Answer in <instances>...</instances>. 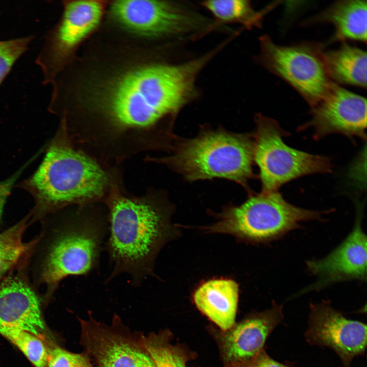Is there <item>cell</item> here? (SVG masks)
Segmentation results:
<instances>
[{
	"mask_svg": "<svg viewBox=\"0 0 367 367\" xmlns=\"http://www.w3.org/2000/svg\"><path fill=\"white\" fill-rule=\"evenodd\" d=\"M127 49L96 60L78 79L63 71L49 104L74 145L106 166L170 152L176 116L199 95L200 60L171 63Z\"/></svg>",
	"mask_w": 367,
	"mask_h": 367,
	"instance_id": "6da1fadb",
	"label": "cell"
},
{
	"mask_svg": "<svg viewBox=\"0 0 367 367\" xmlns=\"http://www.w3.org/2000/svg\"><path fill=\"white\" fill-rule=\"evenodd\" d=\"M116 167L103 202L109 222L106 249L112 267L107 281L127 273L132 285L137 287L154 274L160 251L179 231L172 223L173 208L165 193L151 188L141 196L128 192L123 166Z\"/></svg>",
	"mask_w": 367,
	"mask_h": 367,
	"instance_id": "7a4b0ae2",
	"label": "cell"
},
{
	"mask_svg": "<svg viewBox=\"0 0 367 367\" xmlns=\"http://www.w3.org/2000/svg\"><path fill=\"white\" fill-rule=\"evenodd\" d=\"M116 165L104 166L77 148L59 124L41 163L20 187L33 197L35 217L72 206L103 203Z\"/></svg>",
	"mask_w": 367,
	"mask_h": 367,
	"instance_id": "3957f363",
	"label": "cell"
},
{
	"mask_svg": "<svg viewBox=\"0 0 367 367\" xmlns=\"http://www.w3.org/2000/svg\"><path fill=\"white\" fill-rule=\"evenodd\" d=\"M170 152L161 158L147 155L144 161L164 165L191 182L222 178L248 189L254 177L253 135L203 129L194 138L175 139Z\"/></svg>",
	"mask_w": 367,
	"mask_h": 367,
	"instance_id": "277c9868",
	"label": "cell"
},
{
	"mask_svg": "<svg viewBox=\"0 0 367 367\" xmlns=\"http://www.w3.org/2000/svg\"><path fill=\"white\" fill-rule=\"evenodd\" d=\"M64 221L48 247L41 271L42 281L53 293L69 276L87 275L96 269L109 233L108 212L102 203L66 208Z\"/></svg>",
	"mask_w": 367,
	"mask_h": 367,
	"instance_id": "5b68a950",
	"label": "cell"
},
{
	"mask_svg": "<svg viewBox=\"0 0 367 367\" xmlns=\"http://www.w3.org/2000/svg\"><path fill=\"white\" fill-rule=\"evenodd\" d=\"M319 212L296 206L278 191L250 194L238 206H228L217 214V220L201 229L207 233L231 235L241 241L265 244L298 228L302 222L323 221Z\"/></svg>",
	"mask_w": 367,
	"mask_h": 367,
	"instance_id": "8992f818",
	"label": "cell"
},
{
	"mask_svg": "<svg viewBox=\"0 0 367 367\" xmlns=\"http://www.w3.org/2000/svg\"><path fill=\"white\" fill-rule=\"evenodd\" d=\"M109 12L126 32L167 44L194 41L221 29L215 20L184 2L116 1L110 4Z\"/></svg>",
	"mask_w": 367,
	"mask_h": 367,
	"instance_id": "52a82bcc",
	"label": "cell"
},
{
	"mask_svg": "<svg viewBox=\"0 0 367 367\" xmlns=\"http://www.w3.org/2000/svg\"><path fill=\"white\" fill-rule=\"evenodd\" d=\"M255 121L254 161L259 169L261 192L278 191L281 186L297 178L331 171L327 157L287 146L282 139L286 132L275 120L257 114Z\"/></svg>",
	"mask_w": 367,
	"mask_h": 367,
	"instance_id": "ba28073f",
	"label": "cell"
},
{
	"mask_svg": "<svg viewBox=\"0 0 367 367\" xmlns=\"http://www.w3.org/2000/svg\"><path fill=\"white\" fill-rule=\"evenodd\" d=\"M259 41L260 51L256 57L259 64L287 83L311 108L325 97L334 82L325 70L322 45L302 42L279 45L266 35Z\"/></svg>",
	"mask_w": 367,
	"mask_h": 367,
	"instance_id": "9c48e42d",
	"label": "cell"
},
{
	"mask_svg": "<svg viewBox=\"0 0 367 367\" xmlns=\"http://www.w3.org/2000/svg\"><path fill=\"white\" fill-rule=\"evenodd\" d=\"M105 2L64 1L60 19L45 37L35 62L40 67L44 85L51 84L57 75L75 58L77 49L97 29L103 16Z\"/></svg>",
	"mask_w": 367,
	"mask_h": 367,
	"instance_id": "30bf717a",
	"label": "cell"
},
{
	"mask_svg": "<svg viewBox=\"0 0 367 367\" xmlns=\"http://www.w3.org/2000/svg\"><path fill=\"white\" fill-rule=\"evenodd\" d=\"M80 343L94 367H155L142 340L115 315L111 324L100 322L90 312L87 319L78 318Z\"/></svg>",
	"mask_w": 367,
	"mask_h": 367,
	"instance_id": "8fae6325",
	"label": "cell"
},
{
	"mask_svg": "<svg viewBox=\"0 0 367 367\" xmlns=\"http://www.w3.org/2000/svg\"><path fill=\"white\" fill-rule=\"evenodd\" d=\"M306 339L311 345L328 347L339 356L345 367L353 359L364 354L366 346V326L349 320L334 309L329 301L310 304Z\"/></svg>",
	"mask_w": 367,
	"mask_h": 367,
	"instance_id": "7c38bea8",
	"label": "cell"
},
{
	"mask_svg": "<svg viewBox=\"0 0 367 367\" xmlns=\"http://www.w3.org/2000/svg\"><path fill=\"white\" fill-rule=\"evenodd\" d=\"M357 212L352 230L339 245L326 256L306 262L317 280L299 294L319 291L342 281H366L367 239L362 228V212L358 209Z\"/></svg>",
	"mask_w": 367,
	"mask_h": 367,
	"instance_id": "4fadbf2b",
	"label": "cell"
},
{
	"mask_svg": "<svg viewBox=\"0 0 367 367\" xmlns=\"http://www.w3.org/2000/svg\"><path fill=\"white\" fill-rule=\"evenodd\" d=\"M312 119L300 127L314 128V138L339 133L365 140L366 127V98L334 82L325 97L311 108Z\"/></svg>",
	"mask_w": 367,
	"mask_h": 367,
	"instance_id": "5bb4252c",
	"label": "cell"
},
{
	"mask_svg": "<svg viewBox=\"0 0 367 367\" xmlns=\"http://www.w3.org/2000/svg\"><path fill=\"white\" fill-rule=\"evenodd\" d=\"M283 318L282 305L250 314L218 336L225 367H242L263 349L266 340Z\"/></svg>",
	"mask_w": 367,
	"mask_h": 367,
	"instance_id": "9a60e30c",
	"label": "cell"
},
{
	"mask_svg": "<svg viewBox=\"0 0 367 367\" xmlns=\"http://www.w3.org/2000/svg\"><path fill=\"white\" fill-rule=\"evenodd\" d=\"M0 327L17 328L38 337L48 333L39 299L21 277L9 276L0 282Z\"/></svg>",
	"mask_w": 367,
	"mask_h": 367,
	"instance_id": "2e32d148",
	"label": "cell"
},
{
	"mask_svg": "<svg viewBox=\"0 0 367 367\" xmlns=\"http://www.w3.org/2000/svg\"><path fill=\"white\" fill-rule=\"evenodd\" d=\"M239 293V285L234 280L215 278L201 284L193 299L203 314L225 331L235 324Z\"/></svg>",
	"mask_w": 367,
	"mask_h": 367,
	"instance_id": "e0dca14e",
	"label": "cell"
},
{
	"mask_svg": "<svg viewBox=\"0 0 367 367\" xmlns=\"http://www.w3.org/2000/svg\"><path fill=\"white\" fill-rule=\"evenodd\" d=\"M365 0H346L335 2L305 22H326L335 29V38L366 42V8Z\"/></svg>",
	"mask_w": 367,
	"mask_h": 367,
	"instance_id": "ac0fdd59",
	"label": "cell"
},
{
	"mask_svg": "<svg viewBox=\"0 0 367 367\" xmlns=\"http://www.w3.org/2000/svg\"><path fill=\"white\" fill-rule=\"evenodd\" d=\"M324 67L334 83L366 88L365 51L344 43L336 50L322 52Z\"/></svg>",
	"mask_w": 367,
	"mask_h": 367,
	"instance_id": "d6986e66",
	"label": "cell"
},
{
	"mask_svg": "<svg viewBox=\"0 0 367 367\" xmlns=\"http://www.w3.org/2000/svg\"><path fill=\"white\" fill-rule=\"evenodd\" d=\"M200 5L220 24L236 23L248 30L260 27L263 16L269 9L257 11L247 0L206 1L202 2Z\"/></svg>",
	"mask_w": 367,
	"mask_h": 367,
	"instance_id": "ffe728a7",
	"label": "cell"
},
{
	"mask_svg": "<svg viewBox=\"0 0 367 367\" xmlns=\"http://www.w3.org/2000/svg\"><path fill=\"white\" fill-rule=\"evenodd\" d=\"M142 343L155 367H186L189 358L184 349L172 344L167 330L141 334Z\"/></svg>",
	"mask_w": 367,
	"mask_h": 367,
	"instance_id": "44dd1931",
	"label": "cell"
},
{
	"mask_svg": "<svg viewBox=\"0 0 367 367\" xmlns=\"http://www.w3.org/2000/svg\"><path fill=\"white\" fill-rule=\"evenodd\" d=\"M30 215L0 233V279L28 253L33 244L23 241Z\"/></svg>",
	"mask_w": 367,
	"mask_h": 367,
	"instance_id": "7402d4cb",
	"label": "cell"
},
{
	"mask_svg": "<svg viewBox=\"0 0 367 367\" xmlns=\"http://www.w3.org/2000/svg\"><path fill=\"white\" fill-rule=\"evenodd\" d=\"M0 334L19 348L35 367H47L46 347L39 337L11 327H0Z\"/></svg>",
	"mask_w": 367,
	"mask_h": 367,
	"instance_id": "603a6c76",
	"label": "cell"
},
{
	"mask_svg": "<svg viewBox=\"0 0 367 367\" xmlns=\"http://www.w3.org/2000/svg\"><path fill=\"white\" fill-rule=\"evenodd\" d=\"M44 342L47 352V367H94L85 352H71L60 346L48 333L39 337Z\"/></svg>",
	"mask_w": 367,
	"mask_h": 367,
	"instance_id": "cb8c5ba5",
	"label": "cell"
},
{
	"mask_svg": "<svg viewBox=\"0 0 367 367\" xmlns=\"http://www.w3.org/2000/svg\"><path fill=\"white\" fill-rule=\"evenodd\" d=\"M33 36L0 40V85L16 61L28 48Z\"/></svg>",
	"mask_w": 367,
	"mask_h": 367,
	"instance_id": "d4e9b609",
	"label": "cell"
},
{
	"mask_svg": "<svg viewBox=\"0 0 367 367\" xmlns=\"http://www.w3.org/2000/svg\"><path fill=\"white\" fill-rule=\"evenodd\" d=\"M242 367H290L269 356L263 349Z\"/></svg>",
	"mask_w": 367,
	"mask_h": 367,
	"instance_id": "484cf974",
	"label": "cell"
},
{
	"mask_svg": "<svg viewBox=\"0 0 367 367\" xmlns=\"http://www.w3.org/2000/svg\"><path fill=\"white\" fill-rule=\"evenodd\" d=\"M24 169L23 167L9 178L0 181V221L6 200L9 196L14 183Z\"/></svg>",
	"mask_w": 367,
	"mask_h": 367,
	"instance_id": "4316f807",
	"label": "cell"
}]
</instances>
